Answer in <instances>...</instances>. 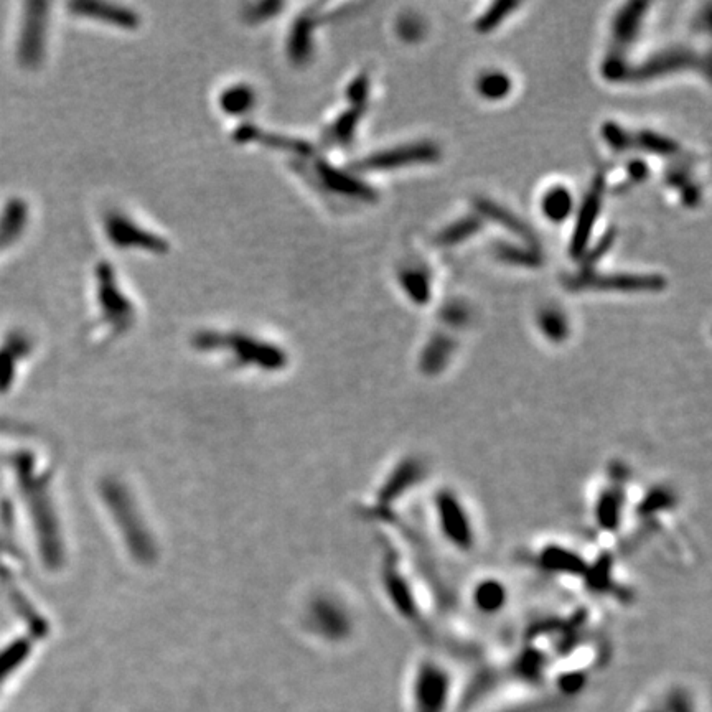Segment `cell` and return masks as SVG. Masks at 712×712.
<instances>
[{
  "label": "cell",
  "mask_w": 712,
  "mask_h": 712,
  "mask_svg": "<svg viewBox=\"0 0 712 712\" xmlns=\"http://www.w3.org/2000/svg\"><path fill=\"white\" fill-rule=\"evenodd\" d=\"M602 188H604V183H602V180H599V182L595 183L594 187H592L589 195L584 198L581 213H579L576 228H574V235H572L571 253L574 258H579V256L586 251L587 243H589V238H591L592 228H594V223L597 221V216H599L600 213Z\"/></svg>",
  "instance_id": "5bb4252c"
},
{
  "label": "cell",
  "mask_w": 712,
  "mask_h": 712,
  "mask_svg": "<svg viewBox=\"0 0 712 712\" xmlns=\"http://www.w3.org/2000/svg\"><path fill=\"white\" fill-rule=\"evenodd\" d=\"M282 2L276 0H266V2H258V4L248 5L244 10V19L253 24L263 22V20L271 19L282 9Z\"/></svg>",
  "instance_id": "83f0119b"
},
{
  "label": "cell",
  "mask_w": 712,
  "mask_h": 712,
  "mask_svg": "<svg viewBox=\"0 0 712 712\" xmlns=\"http://www.w3.org/2000/svg\"><path fill=\"white\" fill-rule=\"evenodd\" d=\"M431 513L437 533L449 548L470 554L478 543L475 516L457 490L442 487L431 500Z\"/></svg>",
  "instance_id": "3957f363"
},
{
  "label": "cell",
  "mask_w": 712,
  "mask_h": 712,
  "mask_svg": "<svg viewBox=\"0 0 712 712\" xmlns=\"http://www.w3.org/2000/svg\"><path fill=\"white\" fill-rule=\"evenodd\" d=\"M480 228H482L480 220L474 216H467L464 220L455 221L454 225L447 226L445 230H442L441 235L437 236V243L444 244V246L462 243L465 239L475 235Z\"/></svg>",
  "instance_id": "cb8c5ba5"
},
{
  "label": "cell",
  "mask_w": 712,
  "mask_h": 712,
  "mask_svg": "<svg viewBox=\"0 0 712 712\" xmlns=\"http://www.w3.org/2000/svg\"><path fill=\"white\" fill-rule=\"evenodd\" d=\"M401 286H403L406 294L419 305L426 304L429 297H431L429 279H427L424 272L414 271V269H406V271L401 272Z\"/></svg>",
  "instance_id": "603a6c76"
},
{
  "label": "cell",
  "mask_w": 712,
  "mask_h": 712,
  "mask_svg": "<svg viewBox=\"0 0 712 712\" xmlns=\"http://www.w3.org/2000/svg\"><path fill=\"white\" fill-rule=\"evenodd\" d=\"M363 111L365 108H361V106H352L348 111L333 119V122H330L322 132L325 144L347 147L355 137L356 127H358Z\"/></svg>",
  "instance_id": "9a60e30c"
},
{
  "label": "cell",
  "mask_w": 712,
  "mask_h": 712,
  "mask_svg": "<svg viewBox=\"0 0 712 712\" xmlns=\"http://www.w3.org/2000/svg\"><path fill=\"white\" fill-rule=\"evenodd\" d=\"M254 103H256V91L253 86L246 85V83L228 86L221 91L220 98H218L221 111H225L231 116L248 113L249 109H253Z\"/></svg>",
  "instance_id": "d6986e66"
},
{
  "label": "cell",
  "mask_w": 712,
  "mask_h": 712,
  "mask_svg": "<svg viewBox=\"0 0 712 712\" xmlns=\"http://www.w3.org/2000/svg\"><path fill=\"white\" fill-rule=\"evenodd\" d=\"M48 4L25 5L19 37V60L25 68H37L47 50Z\"/></svg>",
  "instance_id": "8992f818"
},
{
  "label": "cell",
  "mask_w": 712,
  "mask_h": 712,
  "mask_svg": "<svg viewBox=\"0 0 712 712\" xmlns=\"http://www.w3.org/2000/svg\"><path fill=\"white\" fill-rule=\"evenodd\" d=\"M96 276V299L106 324L124 328L136 319V307L118 281L116 271L108 261H101L94 269Z\"/></svg>",
  "instance_id": "277c9868"
},
{
  "label": "cell",
  "mask_w": 712,
  "mask_h": 712,
  "mask_svg": "<svg viewBox=\"0 0 712 712\" xmlns=\"http://www.w3.org/2000/svg\"><path fill=\"white\" fill-rule=\"evenodd\" d=\"M628 174L632 175L635 180H640V178L647 177L648 167L643 162H633L628 167Z\"/></svg>",
  "instance_id": "4dcf8cb0"
},
{
  "label": "cell",
  "mask_w": 712,
  "mask_h": 712,
  "mask_svg": "<svg viewBox=\"0 0 712 712\" xmlns=\"http://www.w3.org/2000/svg\"><path fill=\"white\" fill-rule=\"evenodd\" d=\"M647 9L648 4L645 2H635V4H628L622 12H619L614 22V40L617 47H627L633 42V38L637 37Z\"/></svg>",
  "instance_id": "e0dca14e"
},
{
  "label": "cell",
  "mask_w": 712,
  "mask_h": 712,
  "mask_svg": "<svg viewBox=\"0 0 712 712\" xmlns=\"http://www.w3.org/2000/svg\"><path fill=\"white\" fill-rule=\"evenodd\" d=\"M470 604L482 615H497L506 609L510 591L498 577H482L472 584L469 592Z\"/></svg>",
  "instance_id": "4fadbf2b"
},
{
  "label": "cell",
  "mask_w": 712,
  "mask_h": 712,
  "mask_svg": "<svg viewBox=\"0 0 712 712\" xmlns=\"http://www.w3.org/2000/svg\"><path fill=\"white\" fill-rule=\"evenodd\" d=\"M29 220V207L22 200H12L0 216V251L14 243Z\"/></svg>",
  "instance_id": "2e32d148"
},
{
  "label": "cell",
  "mask_w": 712,
  "mask_h": 712,
  "mask_svg": "<svg viewBox=\"0 0 712 712\" xmlns=\"http://www.w3.org/2000/svg\"><path fill=\"white\" fill-rule=\"evenodd\" d=\"M292 165L296 172L314 185L325 197L333 200H350V202H375V190L356 177L352 172L337 169L335 165L328 164L327 160L315 154L314 147L304 150L302 154L292 155Z\"/></svg>",
  "instance_id": "6da1fadb"
},
{
  "label": "cell",
  "mask_w": 712,
  "mask_h": 712,
  "mask_svg": "<svg viewBox=\"0 0 712 712\" xmlns=\"http://www.w3.org/2000/svg\"><path fill=\"white\" fill-rule=\"evenodd\" d=\"M441 157V150L431 142H417L409 146L380 150L358 160L356 170H393L406 165L431 164Z\"/></svg>",
  "instance_id": "52a82bcc"
},
{
  "label": "cell",
  "mask_w": 712,
  "mask_h": 712,
  "mask_svg": "<svg viewBox=\"0 0 712 712\" xmlns=\"http://www.w3.org/2000/svg\"><path fill=\"white\" fill-rule=\"evenodd\" d=\"M576 289H597V291L656 292L666 286L661 276L643 274H597L586 272L572 281Z\"/></svg>",
  "instance_id": "ba28073f"
},
{
  "label": "cell",
  "mask_w": 712,
  "mask_h": 712,
  "mask_svg": "<svg viewBox=\"0 0 712 712\" xmlns=\"http://www.w3.org/2000/svg\"><path fill=\"white\" fill-rule=\"evenodd\" d=\"M633 147H640V149L658 155H673L680 150V146L675 141L650 131L640 132L638 136L630 134V149Z\"/></svg>",
  "instance_id": "ffe728a7"
},
{
  "label": "cell",
  "mask_w": 712,
  "mask_h": 712,
  "mask_svg": "<svg viewBox=\"0 0 712 712\" xmlns=\"http://www.w3.org/2000/svg\"><path fill=\"white\" fill-rule=\"evenodd\" d=\"M368 96H370V80H368V76H356L355 80L347 88L348 101L352 106L365 108Z\"/></svg>",
  "instance_id": "f546056e"
},
{
  "label": "cell",
  "mask_w": 712,
  "mask_h": 712,
  "mask_svg": "<svg viewBox=\"0 0 712 712\" xmlns=\"http://www.w3.org/2000/svg\"><path fill=\"white\" fill-rule=\"evenodd\" d=\"M516 9H518V4L515 2H497L477 20L475 29L480 33L492 32Z\"/></svg>",
  "instance_id": "484cf974"
},
{
  "label": "cell",
  "mask_w": 712,
  "mask_h": 712,
  "mask_svg": "<svg viewBox=\"0 0 712 712\" xmlns=\"http://www.w3.org/2000/svg\"><path fill=\"white\" fill-rule=\"evenodd\" d=\"M475 205H477L478 211L482 215L487 216L490 220L497 221L500 225L505 226L506 230L515 233L521 239H526L528 243H534L533 231L518 216L513 215L506 208L500 207L498 203H493L492 200H477Z\"/></svg>",
  "instance_id": "ac0fdd59"
},
{
  "label": "cell",
  "mask_w": 712,
  "mask_h": 712,
  "mask_svg": "<svg viewBox=\"0 0 712 712\" xmlns=\"http://www.w3.org/2000/svg\"><path fill=\"white\" fill-rule=\"evenodd\" d=\"M454 675L436 655H422L409 676V712H450Z\"/></svg>",
  "instance_id": "7a4b0ae2"
},
{
  "label": "cell",
  "mask_w": 712,
  "mask_h": 712,
  "mask_svg": "<svg viewBox=\"0 0 712 712\" xmlns=\"http://www.w3.org/2000/svg\"><path fill=\"white\" fill-rule=\"evenodd\" d=\"M539 325L543 327V332L548 335L551 340H563L566 337V320H564L563 315L558 314V312H544L541 315V320H539Z\"/></svg>",
  "instance_id": "f1b7e54d"
},
{
  "label": "cell",
  "mask_w": 712,
  "mask_h": 712,
  "mask_svg": "<svg viewBox=\"0 0 712 712\" xmlns=\"http://www.w3.org/2000/svg\"><path fill=\"white\" fill-rule=\"evenodd\" d=\"M543 210L544 215L548 216L549 220L563 221L572 210L571 193L567 192L566 188L563 187L549 190L546 193V197H544Z\"/></svg>",
  "instance_id": "7402d4cb"
},
{
  "label": "cell",
  "mask_w": 712,
  "mask_h": 712,
  "mask_svg": "<svg viewBox=\"0 0 712 712\" xmlns=\"http://www.w3.org/2000/svg\"><path fill=\"white\" fill-rule=\"evenodd\" d=\"M511 81L505 73H488L478 81V91L483 98L502 99L510 93Z\"/></svg>",
  "instance_id": "4316f807"
},
{
  "label": "cell",
  "mask_w": 712,
  "mask_h": 712,
  "mask_svg": "<svg viewBox=\"0 0 712 712\" xmlns=\"http://www.w3.org/2000/svg\"><path fill=\"white\" fill-rule=\"evenodd\" d=\"M71 10L80 17L116 25L118 29L136 30L141 24V17L136 10L129 9L126 5L113 4V2L78 0L71 4Z\"/></svg>",
  "instance_id": "8fae6325"
},
{
  "label": "cell",
  "mask_w": 712,
  "mask_h": 712,
  "mask_svg": "<svg viewBox=\"0 0 712 712\" xmlns=\"http://www.w3.org/2000/svg\"><path fill=\"white\" fill-rule=\"evenodd\" d=\"M317 9H307L300 12L292 22L286 40V52L294 65H305L314 55V33L319 25Z\"/></svg>",
  "instance_id": "7c38bea8"
},
{
  "label": "cell",
  "mask_w": 712,
  "mask_h": 712,
  "mask_svg": "<svg viewBox=\"0 0 712 712\" xmlns=\"http://www.w3.org/2000/svg\"><path fill=\"white\" fill-rule=\"evenodd\" d=\"M498 258L506 263L518 264V266L536 267L541 263V256L534 249L518 248L510 244H498L495 248Z\"/></svg>",
  "instance_id": "d4e9b609"
},
{
  "label": "cell",
  "mask_w": 712,
  "mask_h": 712,
  "mask_svg": "<svg viewBox=\"0 0 712 712\" xmlns=\"http://www.w3.org/2000/svg\"><path fill=\"white\" fill-rule=\"evenodd\" d=\"M622 478L620 482H605L600 487V492L595 497V502L592 503V518H594L595 526L599 530L610 531L619 530V525H622L623 511L627 505V497L623 492Z\"/></svg>",
  "instance_id": "30bf717a"
},
{
  "label": "cell",
  "mask_w": 712,
  "mask_h": 712,
  "mask_svg": "<svg viewBox=\"0 0 712 712\" xmlns=\"http://www.w3.org/2000/svg\"><path fill=\"white\" fill-rule=\"evenodd\" d=\"M699 66H701V58L696 53L689 50H671L643 61L637 68L628 66L625 78L632 81L652 80L656 76L668 75L675 71L689 70V68L698 70Z\"/></svg>",
  "instance_id": "9c48e42d"
},
{
  "label": "cell",
  "mask_w": 712,
  "mask_h": 712,
  "mask_svg": "<svg viewBox=\"0 0 712 712\" xmlns=\"http://www.w3.org/2000/svg\"><path fill=\"white\" fill-rule=\"evenodd\" d=\"M452 348H454V343L450 342L449 338H434L424 350V356H422L421 360L422 368L426 371H431V373L441 370L442 366L449 360Z\"/></svg>",
  "instance_id": "44dd1931"
},
{
  "label": "cell",
  "mask_w": 712,
  "mask_h": 712,
  "mask_svg": "<svg viewBox=\"0 0 712 712\" xmlns=\"http://www.w3.org/2000/svg\"><path fill=\"white\" fill-rule=\"evenodd\" d=\"M104 231L109 243L119 249H141L144 253L165 254L170 248L164 236L147 230L122 211H109L104 216Z\"/></svg>",
  "instance_id": "5b68a950"
}]
</instances>
